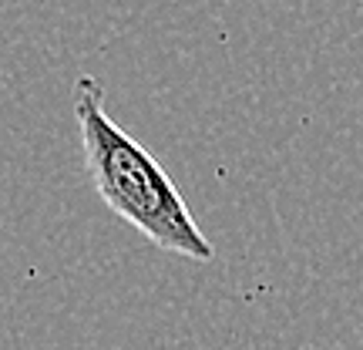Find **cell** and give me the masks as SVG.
<instances>
[{
	"instance_id": "obj_1",
	"label": "cell",
	"mask_w": 363,
	"mask_h": 350,
	"mask_svg": "<svg viewBox=\"0 0 363 350\" xmlns=\"http://www.w3.org/2000/svg\"><path fill=\"white\" fill-rule=\"evenodd\" d=\"M74 118L84 165L104 206L158 249L179 253L195 263L216 260V246L192 219L169 172L135 135H128L104 111V88L91 75L74 81Z\"/></svg>"
}]
</instances>
